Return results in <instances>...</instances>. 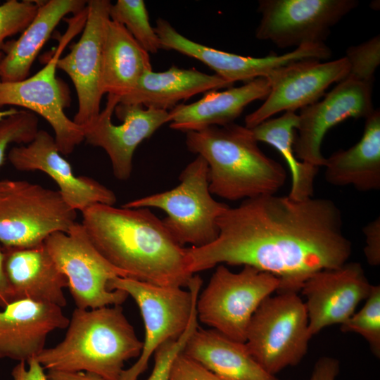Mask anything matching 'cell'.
Segmentation results:
<instances>
[{
  "mask_svg": "<svg viewBox=\"0 0 380 380\" xmlns=\"http://www.w3.org/2000/svg\"><path fill=\"white\" fill-rule=\"evenodd\" d=\"M219 234L186 248L193 274L216 265H248L279 279L277 292L300 291L315 273L348 262L352 245L340 209L327 198L297 201L275 194L243 200L218 218Z\"/></svg>",
  "mask_w": 380,
  "mask_h": 380,
  "instance_id": "obj_1",
  "label": "cell"
},
{
  "mask_svg": "<svg viewBox=\"0 0 380 380\" xmlns=\"http://www.w3.org/2000/svg\"><path fill=\"white\" fill-rule=\"evenodd\" d=\"M92 245L126 277L165 286H187L186 248L149 208L95 204L82 213Z\"/></svg>",
  "mask_w": 380,
  "mask_h": 380,
  "instance_id": "obj_2",
  "label": "cell"
},
{
  "mask_svg": "<svg viewBox=\"0 0 380 380\" xmlns=\"http://www.w3.org/2000/svg\"><path fill=\"white\" fill-rule=\"evenodd\" d=\"M63 340L34 357L48 371L84 372L120 380L127 360L139 357L143 341L120 305L75 308Z\"/></svg>",
  "mask_w": 380,
  "mask_h": 380,
  "instance_id": "obj_3",
  "label": "cell"
},
{
  "mask_svg": "<svg viewBox=\"0 0 380 380\" xmlns=\"http://www.w3.org/2000/svg\"><path fill=\"white\" fill-rule=\"evenodd\" d=\"M189 151L208 166L209 190L222 198L239 201L275 194L286 172L258 146L251 129L231 123L186 133Z\"/></svg>",
  "mask_w": 380,
  "mask_h": 380,
  "instance_id": "obj_4",
  "label": "cell"
},
{
  "mask_svg": "<svg viewBox=\"0 0 380 380\" xmlns=\"http://www.w3.org/2000/svg\"><path fill=\"white\" fill-rule=\"evenodd\" d=\"M179 181L173 189L130 201L122 206L159 208L166 213L163 222L180 246L198 248L208 245L217 239L218 218L229 206L211 196L208 166L201 156L186 166Z\"/></svg>",
  "mask_w": 380,
  "mask_h": 380,
  "instance_id": "obj_5",
  "label": "cell"
},
{
  "mask_svg": "<svg viewBox=\"0 0 380 380\" xmlns=\"http://www.w3.org/2000/svg\"><path fill=\"white\" fill-rule=\"evenodd\" d=\"M77 212L57 190L26 180H0V244L30 248L53 233L68 232Z\"/></svg>",
  "mask_w": 380,
  "mask_h": 380,
  "instance_id": "obj_6",
  "label": "cell"
},
{
  "mask_svg": "<svg viewBox=\"0 0 380 380\" xmlns=\"http://www.w3.org/2000/svg\"><path fill=\"white\" fill-rule=\"evenodd\" d=\"M311 337L305 303L296 292H278L254 312L245 343L260 367L275 376L302 360Z\"/></svg>",
  "mask_w": 380,
  "mask_h": 380,
  "instance_id": "obj_7",
  "label": "cell"
},
{
  "mask_svg": "<svg viewBox=\"0 0 380 380\" xmlns=\"http://www.w3.org/2000/svg\"><path fill=\"white\" fill-rule=\"evenodd\" d=\"M202 280L194 275L187 287L156 285L137 279L115 277L108 282L111 291L120 290L137 303L144 325L143 348L137 360L124 369L120 380H137L147 369L150 358L163 343L177 338L186 328Z\"/></svg>",
  "mask_w": 380,
  "mask_h": 380,
  "instance_id": "obj_8",
  "label": "cell"
},
{
  "mask_svg": "<svg viewBox=\"0 0 380 380\" xmlns=\"http://www.w3.org/2000/svg\"><path fill=\"white\" fill-rule=\"evenodd\" d=\"M275 276L244 265L239 272L218 265L196 301L198 320L245 343L247 329L261 303L279 287Z\"/></svg>",
  "mask_w": 380,
  "mask_h": 380,
  "instance_id": "obj_9",
  "label": "cell"
},
{
  "mask_svg": "<svg viewBox=\"0 0 380 380\" xmlns=\"http://www.w3.org/2000/svg\"><path fill=\"white\" fill-rule=\"evenodd\" d=\"M87 6L66 18L68 28L61 37L52 57L36 74L16 82H0V108L17 106L43 117L51 125L60 153L69 155L84 141L82 127L70 120L64 112L68 104L63 88L56 78L57 62L70 40L82 31L87 20Z\"/></svg>",
  "mask_w": 380,
  "mask_h": 380,
  "instance_id": "obj_10",
  "label": "cell"
},
{
  "mask_svg": "<svg viewBox=\"0 0 380 380\" xmlns=\"http://www.w3.org/2000/svg\"><path fill=\"white\" fill-rule=\"evenodd\" d=\"M44 243L65 275L77 308L120 305L126 300L127 293L108 289L111 279L125 274L97 251L81 223L77 222L68 232L53 233Z\"/></svg>",
  "mask_w": 380,
  "mask_h": 380,
  "instance_id": "obj_11",
  "label": "cell"
},
{
  "mask_svg": "<svg viewBox=\"0 0 380 380\" xmlns=\"http://www.w3.org/2000/svg\"><path fill=\"white\" fill-rule=\"evenodd\" d=\"M358 4L356 0H260L255 37L280 49L324 44L331 28Z\"/></svg>",
  "mask_w": 380,
  "mask_h": 380,
  "instance_id": "obj_12",
  "label": "cell"
},
{
  "mask_svg": "<svg viewBox=\"0 0 380 380\" xmlns=\"http://www.w3.org/2000/svg\"><path fill=\"white\" fill-rule=\"evenodd\" d=\"M167 122H170L169 111L120 103L118 97L108 94L104 109L82 128L84 141L103 148L115 178L125 181L131 176L137 146Z\"/></svg>",
  "mask_w": 380,
  "mask_h": 380,
  "instance_id": "obj_13",
  "label": "cell"
},
{
  "mask_svg": "<svg viewBox=\"0 0 380 380\" xmlns=\"http://www.w3.org/2000/svg\"><path fill=\"white\" fill-rule=\"evenodd\" d=\"M156 25L154 30L161 49L174 50L194 58L233 84L237 81L247 82L258 77H268L280 68L298 61H322L331 56L330 49L325 44H321L300 46L282 55L272 54L262 58L243 56L194 42L178 32L163 18H158Z\"/></svg>",
  "mask_w": 380,
  "mask_h": 380,
  "instance_id": "obj_14",
  "label": "cell"
},
{
  "mask_svg": "<svg viewBox=\"0 0 380 380\" xmlns=\"http://www.w3.org/2000/svg\"><path fill=\"white\" fill-rule=\"evenodd\" d=\"M374 110L372 84L346 77L320 101L301 109L293 142L296 157L324 167L322 144L329 129L349 118L366 119Z\"/></svg>",
  "mask_w": 380,
  "mask_h": 380,
  "instance_id": "obj_15",
  "label": "cell"
},
{
  "mask_svg": "<svg viewBox=\"0 0 380 380\" xmlns=\"http://www.w3.org/2000/svg\"><path fill=\"white\" fill-rule=\"evenodd\" d=\"M349 70L345 56L326 62L305 59L280 68L268 77L270 92L265 102L246 116V127L253 128L280 112H295L315 103L330 85L344 80Z\"/></svg>",
  "mask_w": 380,
  "mask_h": 380,
  "instance_id": "obj_16",
  "label": "cell"
},
{
  "mask_svg": "<svg viewBox=\"0 0 380 380\" xmlns=\"http://www.w3.org/2000/svg\"><path fill=\"white\" fill-rule=\"evenodd\" d=\"M111 3L89 0L87 20L78 42L57 62V68L71 79L78 99V110L73 121L81 127L92 122L101 112L103 47Z\"/></svg>",
  "mask_w": 380,
  "mask_h": 380,
  "instance_id": "obj_17",
  "label": "cell"
},
{
  "mask_svg": "<svg viewBox=\"0 0 380 380\" xmlns=\"http://www.w3.org/2000/svg\"><path fill=\"white\" fill-rule=\"evenodd\" d=\"M7 156L17 170H39L49 176L66 204L77 212L82 213L95 204L114 205L117 201L115 193L96 179L75 175L54 137L45 130L39 129L30 143L13 147Z\"/></svg>",
  "mask_w": 380,
  "mask_h": 380,
  "instance_id": "obj_18",
  "label": "cell"
},
{
  "mask_svg": "<svg viewBox=\"0 0 380 380\" xmlns=\"http://www.w3.org/2000/svg\"><path fill=\"white\" fill-rule=\"evenodd\" d=\"M372 286L362 265L354 262L323 270L310 277L300 291L306 298L310 335L347 321L357 305L367 298Z\"/></svg>",
  "mask_w": 380,
  "mask_h": 380,
  "instance_id": "obj_19",
  "label": "cell"
},
{
  "mask_svg": "<svg viewBox=\"0 0 380 380\" xmlns=\"http://www.w3.org/2000/svg\"><path fill=\"white\" fill-rule=\"evenodd\" d=\"M62 308L30 300H15L0 310V358L27 362L45 348L51 331L65 329Z\"/></svg>",
  "mask_w": 380,
  "mask_h": 380,
  "instance_id": "obj_20",
  "label": "cell"
},
{
  "mask_svg": "<svg viewBox=\"0 0 380 380\" xmlns=\"http://www.w3.org/2000/svg\"><path fill=\"white\" fill-rule=\"evenodd\" d=\"M4 265L13 302L30 300L63 308L68 286L44 243L30 248L4 247Z\"/></svg>",
  "mask_w": 380,
  "mask_h": 380,
  "instance_id": "obj_21",
  "label": "cell"
},
{
  "mask_svg": "<svg viewBox=\"0 0 380 380\" xmlns=\"http://www.w3.org/2000/svg\"><path fill=\"white\" fill-rule=\"evenodd\" d=\"M270 90L268 77H258L238 87L205 92L200 100L170 110V127L187 133L233 123L249 103L265 99Z\"/></svg>",
  "mask_w": 380,
  "mask_h": 380,
  "instance_id": "obj_22",
  "label": "cell"
},
{
  "mask_svg": "<svg viewBox=\"0 0 380 380\" xmlns=\"http://www.w3.org/2000/svg\"><path fill=\"white\" fill-rule=\"evenodd\" d=\"M84 0H49L37 12L20 37L5 44L0 63V82H16L29 77L30 68L51 33L68 14H77L87 6Z\"/></svg>",
  "mask_w": 380,
  "mask_h": 380,
  "instance_id": "obj_23",
  "label": "cell"
},
{
  "mask_svg": "<svg viewBox=\"0 0 380 380\" xmlns=\"http://www.w3.org/2000/svg\"><path fill=\"white\" fill-rule=\"evenodd\" d=\"M232 85L215 74L208 75L194 68L182 69L172 65L163 72H146L133 91L120 99L119 103L168 111L179 105L180 101Z\"/></svg>",
  "mask_w": 380,
  "mask_h": 380,
  "instance_id": "obj_24",
  "label": "cell"
},
{
  "mask_svg": "<svg viewBox=\"0 0 380 380\" xmlns=\"http://www.w3.org/2000/svg\"><path fill=\"white\" fill-rule=\"evenodd\" d=\"M182 353L221 380H279L260 367L245 343L234 341L213 329L198 327Z\"/></svg>",
  "mask_w": 380,
  "mask_h": 380,
  "instance_id": "obj_25",
  "label": "cell"
},
{
  "mask_svg": "<svg viewBox=\"0 0 380 380\" xmlns=\"http://www.w3.org/2000/svg\"><path fill=\"white\" fill-rule=\"evenodd\" d=\"M324 177L329 184L352 186L361 191L380 189V111L365 119L361 139L326 158Z\"/></svg>",
  "mask_w": 380,
  "mask_h": 380,
  "instance_id": "obj_26",
  "label": "cell"
},
{
  "mask_svg": "<svg viewBox=\"0 0 380 380\" xmlns=\"http://www.w3.org/2000/svg\"><path fill=\"white\" fill-rule=\"evenodd\" d=\"M150 70L149 53L122 25L109 19L103 47V94L114 95L120 100L133 91L142 76Z\"/></svg>",
  "mask_w": 380,
  "mask_h": 380,
  "instance_id": "obj_27",
  "label": "cell"
},
{
  "mask_svg": "<svg viewBox=\"0 0 380 380\" xmlns=\"http://www.w3.org/2000/svg\"><path fill=\"white\" fill-rule=\"evenodd\" d=\"M298 125V115L287 111L281 116L267 119L251 129L257 141L274 146L282 155L291 175L288 196L300 201L312 197L314 182L319 167L300 161L296 157L293 142Z\"/></svg>",
  "mask_w": 380,
  "mask_h": 380,
  "instance_id": "obj_28",
  "label": "cell"
},
{
  "mask_svg": "<svg viewBox=\"0 0 380 380\" xmlns=\"http://www.w3.org/2000/svg\"><path fill=\"white\" fill-rule=\"evenodd\" d=\"M109 18L122 25L148 53L155 54L162 49L159 37L149 23L144 1L118 0L110 5Z\"/></svg>",
  "mask_w": 380,
  "mask_h": 380,
  "instance_id": "obj_29",
  "label": "cell"
},
{
  "mask_svg": "<svg viewBox=\"0 0 380 380\" xmlns=\"http://www.w3.org/2000/svg\"><path fill=\"white\" fill-rule=\"evenodd\" d=\"M343 332L361 335L369 343L373 354L380 356V286L372 285L363 307L341 324Z\"/></svg>",
  "mask_w": 380,
  "mask_h": 380,
  "instance_id": "obj_30",
  "label": "cell"
},
{
  "mask_svg": "<svg viewBox=\"0 0 380 380\" xmlns=\"http://www.w3.org/2000/svg\"><path fill=\"white\" fill-rule=\"evenodd\" d=\"M38 125L37 115L27 110H18L0 120V167L9 145L30 143L39 131Z\"/></svg>",
  "mask_w": 380,
  "mask_h": 380,
  "instance_id": "obj_31",
  "label": "cell"
},
{
  "mask_svg": "<svg viewBox=\"0 0 380 380\" xmlns=\"http://www.w3.org/2000/svg\"><path fill=\"white\" fill-rule=\"evenodd\" d=\"M40 3L8 0L0 5V63L4 56L5 40L22 32L35 16Z\"/></svg>",
  "mask_w": 380,
  "mask_h": 380,
  "instance_id": "obj_32",
  "label": "cell"
},
{
  "mask_svg": "<svg viewBox=\"0 0 380 380\" xmlns=\"http://www.w3.org/2000/svg\"><path fill=\"white\" fill-rule=\"evenodd\" d=\"M345 57L350 66L346 77L373 84L374 72L380 64L379 35L348 48Z\"/></svg>",
  "mask_w": 380,
  "mask_h": 380,
  "instance_id": "obj_33",
  "label": "cell"
},
{
  "mask_svg": "<svg viewBox=\"0 0 380 380\" xmlns=\"http://www.w3.org/2000/svg\"><path fill=\"white\" fill-rule=\"evenodd\" d=\"M198 327L197 312L196 306H194L189 324L184 332L177 338L163 343L153 353V367L146 380H169L170 367L175 358L182 352L188 340Z\"/></svg>",
  "mask_w": 380,
  "mask_h": 380,
  "instance_id": "obj_34",
  "label": "cell"
},
{
  "mask_svg": "<svg viewBox=\"0 0 380 380\" xmlns=\"http://www.w3.org/2000/svg\"><path fill=\"white\" fill-rule=\"evenodd\" d=\"M169 380H221L197 361L180 353L174 360Z\"/></svg>",
  "mask_w": 380,
  "mask_h": 380,
  "instance_id": "obj_35",
  "label": "cell"
},
{
  "mask_svg": "<svg viewBox=\"0 0 380 380\" xmlns=\"http://www.w3.org/2000/svg\"><path fill=\"white\" fill-rule=\"evenodd\" d=\"M366 246L364 253L367 262L372 266L380 264V217H378L362 229Z\"/></svg>",
  "mask_w": 380,
  "mask_h": 380,
  "instance_id": "obj_36",
  "label": "cell"
},
{
  "mask_svg": "<svg viewBox=\"0 0 380 380\" xmlns=\"http://www.w3.org/2000/svg\"><path fill=\"white\" fill-rule=\"evenodd\" d=\"M27 364V369L25 362H19L14 367L11 373L13 380H49L44 368L35 358L30 360Z\"/></svg>",
  "mask_w": 380,
  "mask_h": 380,
  "instance_id": "obj_37",
  "label": "cell"
},
{
  "mask_svg": "<svg viewBox=\"0 0 380 380\" xmlns=\"http://www.w3.org/2000/svg\"><path fill=\"white\" fill-rule=\"evenodd\" d=\"M339 370L337 359L322 357L316 362L309 380H336Z\"/></svg>",
  "mask_w": 380,
  "mask_h": 380,
  "instance_id": "obj_38",
  "label": "cell"
},
{
  "mask_svg": "<svg viewBox=\"0 0 380 380\" xmlns=\"http://www.w3.org/2000/svg\"><path fill=\"white\" fill-rule=\"evenodd\" d=\"M4 253L3 246L0 244V308H4L13 302L10 286L5 273Z\"/></svg>",
  "mask_w": 380,
  "mask_h": 380,
  "instance_id": "obj_39",
  "label": "cell"
},
{
  "mask_svg": "<svg viewBox=\"0 0 380 380\" xmlns=\"http://www.w3.org/2000/svg\"><path fill=\"white\" fill-rule=\"evenodd\" d=\"M46 376L49 380H106L96 374L84 372H64L49 371Z\"/></svg>",
  "mask_w": 380,
  "mask_h": 380,
  "instance_id": "obj_40",
  "label": "cell"
},
{
  "mask_svg": "<svg viewBox=\"0 0 380 380\" xmlns=\"http://www.w3.org/2000/svg\"><path fill=\"white\" fill-rule=\"evenodd\" d=\"M18 111L17 109L11 108L7 110H0V120L8 115H11Z\"/></svg>",
  "mask_w": 380,
  "mask_h": 380,
  "instance_id": "obj_41",
  "label": "cell"
}]
</instances>
